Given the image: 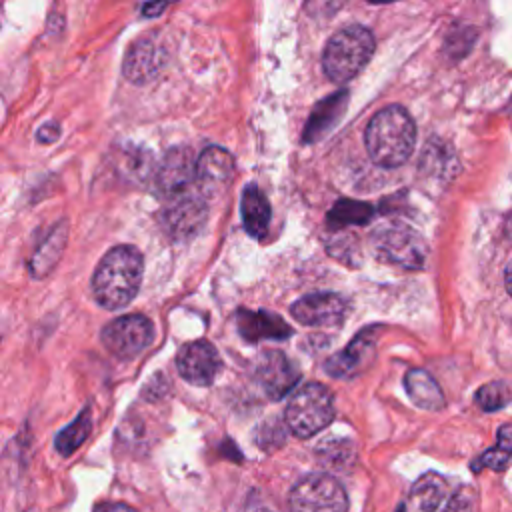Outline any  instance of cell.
<instances>
[{
    "label": "cell",
    "mask_w": 512,
    "mask_h": 512,
    "mask_svg": "<svg viewBox=\"0 0 512 512\" xmlns=\"http://www.w3.org/2000/svg\"><path fill=\"white\" fill-rule=\"evenodd\" d=\"M144 272L142 254L134 246L110 248L92 276V294L102 308H124L138 294Z\"/></svg>",
    "instance_id": "1"
},
{
    "label": "cell",
    "mask_w": 512,
    "mask_h": 512,
    "mask_svg": "<svg viewBox=\"0 0 512 512\" xmlns=\"http://www.w3.org/2000/svg\"><path fill=\"white\" fill-rule=\"evenodd\" d=\"M364 142L374 164L382 168H396L414 152L416 124L406 108L398 104L386 106L370 118Z\"/></svg>",
    "instance_id": "2"
},
{
    "label": "cell",
    "mask_w": 512,
    "mask_h": 512,
    "mask_svg": "<svg viewBox=\"0 0 512 512\" xmlns=\"http://www.w3.org/2000/svg\"><path fill=\"white\" fill-rule=\"evenodd\" d=\"M376 42L368 28L352 24L336 32L322 54V68L332 82H348L362 72L374 54Z\"/></svg>",
    "instance_id": "3"
},
{
    "label": "cell",
    "mask_w": 512,
    "mask_h": 512,
    "mask_svg": "<svg viewBox=\"0 0 512 512\" xmlns=\"http://www.w3.org/2000/svg\"><path fill=\"white\" fill-rule=\"evenodd\" d=\"M288 430L298 438H310L334 420V396L320 382H308L294 390L284 410Z\"/></svg>",
    "instance_id": "4"
},
{
    "label": "cell",
    "mask_w": 512,
    "mask_h": 512,
    "mask_svg": "<svg viewBox=\"0 0 512 512\" xmlns=\"http://www.w3.org/2000/svg\"><path fill=\"white\" fill-rule=\"evenodd\" d=\"M372 248L380 260L404 268H422L428 256L424 238L406 224L380 226L372 236Z\"/></svg>",
    "instance_id": "5"
},
{
    "label": "cell",
    "mask_w": 512,
    "mask_h": 512,
    "mask_svg": "<svg viewBox=\"0 0 512 512\" xmlns=\"http://www.w3.org/2000/svg\"><path fill=\"white\" fill-rule=\"evenodd\" d=\"M288 506L290 512H348V496L336 478L310 474L292 488Z\"/></svg>",
    "instance_id": "6"
},
{
    "label": "cell",
    "mask_w": 512,
    "mask_h": 512,
    "mask_svg": "<svg viewBox=\"0 0 512 512\" xmlns=\"http://www.w3.org/2000/svg\"><path fill=\"white\" fill-rule=\"evenodd\" d=\"M154 340V324L142 314H126L108 322L102 330L104 348L116 358L138 356Z\"/></svg>",
    "instance_id": "7"
},
{
    "label": "cell",
    "mask_w": 512,
    "mask_h": 512,
    "mask_svg": "<svg viewBox=\"0 0 512 512\" xmlns=\"http://www.w3.org/2000/svg\"><path fill=\"white\" fill-rule=\"evenodd\" d=\"M178 374L194 384V386H208L216 380L222 360L214 344L208 340H192L184 344L176 356Z\"/></svg>",
    "instance_id": "8"
},
{
    "label": "cell",
    "mask_w": 512,
    "mask_h": 512,
    "mask_svg": "<svg viewBox=\"0 0 512 512\" xmlns=\"http://www.w3.org/2000/svg\"><path fill=\"white\" fill-rule=\"evenodd\" d=\"M160 192L168 198H180L192 192L196 184V160L188 148H172L160 162L156 176Z\"/></svg>",
    "instance_id": "9"
},
{
    "label": "cell",
    "mask_w": 512,
    "mask_h": 512,
    "mask_svg": "<svg viewBox=\"0 0 512 512\" xmlns=\"http://www.w3.org/2000/svg\"><path fill=\"white\" fill-rule=\"evenodd\" d=\"M290 314L304 326H336L348 314V300L334 292L310 294L290 306Z\"/></svg>",
    "instance_id": "10"
},
{
    "label": "cell",
    "mask_w": 512,
    "mask_h": 512,
    "mask_svg": "<svg viewBox=\"0 0 512 512\" xmlns=\"http://www.w3.org/2000/svg\"><path fill=\"white\" fill-rule=\"evenodd\" d=\"M256 378L272 400H280L292 392L300 374L280 350H264L258 358Z\"/></svg>",
    "instance_id": "11"
},
{
    "label": "cell",
    "mask_w": 512,
    "mask_h": 512,
    "mask_svg": "<svg viewBox=\"0 0 512 512\" xmlns=\"http://www.w3.org/2000/svg\"><path fill=\"white\" fill-rule=\"evenodd\" d=\"M234 176V158L220 146H208L196 158V184L198 192L212 196L222 192Z\"/></svg>",
    "instance_id": "12"
},
{
    "label": "cell",
    "mask_w": 512,
    "mask_h": 512,
    "mask_svg": "<svg viewBox=\"0 0 512 512\" xmlns=\"http://www.w3.org/2000/svg\"><path fill=\"white\" fill-rule=\"evenodd\" d=\"M164 62V54L160 46H156L152 40H136L124 58L122 72L132 84H146L156 78Z\"/></svg>",
    "instance_id": "13"
},
{
    "label": "cell",
    "mask_w": 512,
    "mask_h": 512,
    "mask_svg": "<svg viewBox=\"0 0 512 512\" xmlns=\"http://www.w3.org/2000/svg\"><path fill=\"white\" fill-rule=\"evenodd\" d=\"M374 352V330H362L342 352L334 354L326 362V372L336 378H348L366 368Z\"/></svg>",
    "instance_id": "14"
},
{
    "label": "cell",
    "mask_w": 512,
    "mask_h": 512,
    "mask_svg": "<svg viewBox=\"0 0 512 512\" xmlns=\"http://www.w3.org/2000/svg\"><path fill=\"white\" fill-rule=\"evenodd\" d=\"M238 320V332L244 340L248 342H258V340H284L288 336H292L290 326L272 312L266 310H246L240 308L236 314Z\"/></svg>",
    "instance_id": "15"
},
{
    "label": "cell",
    "mask_w": 512,
    "mask_h": 512,
    "mask_svg": "<svg viewBox=\"0 0 512 512\" xmlns=\"http://www.w3.org/2000/svg\"><path fill=\"white\" fill-rule=\"evenodd\" d=\"M346 106H348V92L346 90L334 92L328 98H324L322 102H318L314 106V110L310 112V116H308V122H306L304 132H302V142L312 144L318 138L326 136L340 122V118L344 116Z\"/></svg>",
    "instance_id": "16"
},
{
    "label": "cell",
    "mask_w": 512,
    "mask_h": 512,
    "mask_svg": "<svg viewBox=\"0 0 512 512\" xmlns=\"http://www.w3.org/2000/svg\"><path fill=\"white\" fill-rule=\"evenodd\" d=\"M240 212H242V224L244 230L254 236V238H262L268 232V224H270V204L266 200V196L260 192L258 186L248 184L242 192V200H240Z\"/></svg>",
    "instance_id": "17"
},
{
    "label": "cell",
    "mask_w": 512,
    "mask_h": 512,
    "mask_svg": "<svg viewBox=\"0 0 512 512\" xmlns=\"http://www.w3.org/2000/svg\"><path fill=\"white\" fill-rule=\"evenodd\" d=\"M204 194H186L170 200V208L166 210V224L172 232H192L204 218Z\"/></svg>",
    "instance_id": "18"
},
{
    "label": "cell",
    "mask_w": 512,
    "mask_h": 512,
    "mask_svg": "<svg viewBox=\"0 0 512 512\" xmlns=\"http://www.w3.org/2000/svg\"><path fill=\"white\" fill-rule=\"evenodd\" d=\"M404 386L410 400L424 410H440L446 404L440 386L426 370H420V368L410 370L404 376Z\"/></svg>",
    "instance_id": "19"
},
{
    "label": "cell",
    "mask_w": 512,
    "mask_h": 512,
    "mask_svg": "<svg viewBox=\"0 0 512 512\" xmlns=\"http://www.w3.org/2000/svg\"><path fill=\"white\" fill-rule=\"evenodd\" d=\"M446 496V482L442 476L428 472L416 480L410 492V504L414 512H436Z\"/></svg>",
    "instance_id": "20"
},
{
    "label": "cell",
    "mask_w": 512,
    "mask_h": 512,
    "mask_svg": "<svg viewBox=\"0 0 512 512\" xmlns=\"http://www.w3.org/2000/svg\"><path fill=\"white\" fill-rule=\"evenodd\" d=\"M90 430H92V414H90V408H84L64 430L56 434V440H54L56 450L62 456H70L84 444Z\"/></svg>",
    "instance_id": "21"
},
{
    "label": "cell",
    "mask_w": 512,
    "mask_h": 512,
    "mask_svg": "<svg viewBox=\"0 0 512 512\" xmlns=\"http://www.w3.org/2000/svg\"><path fill=\"white\" fill-rule=\"evenodd\" d=\"M374 214V208L368 202H360V200H338L332 210L328 212V222L334 228L340 226H350V224H366Z\"/></svg>",
    "instance_id": "22"
},
{
    "label": "cell",
    "mask_w": 512,
    "mask_h": 512,
    "mask_svg": "<svg viewBox=\"0 0 512 512\" xmlns=\"http://www.w3.org/2000/svg\"><path fill=\"white\" fill-rule=\"evenodd\" d=\"M512 402V382L494 380L478 388L476 392V404L482 410H498Z\"/></svg>",
    "instance_id": "23"
},
{
    "label": "cell",
    "mask_w": 512,
    "mask_h": 512,
    "mask_svg": "<svg viewBox=\"0 0 512 512\" xmlns=\"http://www.w3.org/2000/svg\"><path fill=\"white\" fill-rule=\"evenodd\" d=\"M64 242H66V230L62 232V230H54L48 238H46V242L40 246V250L36 252V256H34V260H32V264H30V270L34 272V276H44L54 264H56V258L54 256H50L52 254V248H62L64 246Z\"/></svg>",
    "instance_id": "24"
},
{
    "label": "cell",
    "mask_w": 512,
    "mask_h": 512,
    "mask_svg": "<svg viewBox=\"0 0 512 512\" xmlns=\"http://www.w3.org/2000/svg\"><path fill=\"white\" fill-rule=\"evenodd\" d=\"M510 456H512V452H508L506 448H502V446L496 444L494 448H490V450H486V452H482V454L478 456V460L472 464V470H474V472H478V470H482V468L504 470L506 464H508V460H510Z\"/></svg>",
    "instance_id": "25"
},
{
    "label": "cell",
    "mask_w": 512,
    "mask_h": 512,
    "mask_svg": "<svg viewBox=\"0 0 512 512\" xmlns=\"http://www.w3.org/2000/svg\"><path fill=\"white\" fill-rule=\"evenodd\" d=\"M444 512H472V498L468 490H460L450 498Z\"/></svg>",
    "instance_id": "26"
},
{
    "label": "cell",
    "mask_w": 512,
    "mask_h": 512,
    "mask_svg": "<svg viewBox=\"0 0 512 512\" xmlns=\"http://www.w3.org/2000/svg\"><path fill=\"white\" fill-rule=\"evenodd\" d=\"M58 136H60L58 124H44V126L38 130V140H40V142H54Z\"/></svg>",
    "instance_id": "27"
},
{
    "label": "cell",
    "mask_w": 512,
    "mask_h": 512,
    "mask_svg": "<svg viewBox=\"0 0 512 512\" xmlns=\"http://www.w3.org/2000/svg\"><path fill=\"white\" fill-rule=\"evenodd\" d=\"M168 0H150L142 6V14L148 16V18H154V16H160V12L166 8Z\"/></svg>",
    "instance_id": "28"
},
{
    "label": "cell",
    "mask_w": 512,
    "mask_h": 512,
    "mask_svg": "<svg viewBox=\"0 0 512 512\" xmlns=\"http://www.w3.org/2000/svg\"><path fill=\"white\" fill-rule=\"evenodd\" d=\"M496 444L502 446V448H506L508 452H512V424H504V426L498 430Z\"/></svg>",
    "instance_id": "29"
},
{
    "label": "cell",
    "mask_w": 512,
    "mask_h": 512,
    "mask_svg": "<svg viewBox=\"0 0 512 512\" xmlns=\"http://www.w3.org/2000/svg\"><path fill=\"white\" fill-rule=\"evenodd\" d=\"M94 512H136V510L122 502H104V504H98Z\"/></svg>",
    "instance_id": "30"
},
{
    "label": "cell",
    "mask_w": 512,
    "mask_h": 512,
    "mask_svg": "<svg viewBox=\"0 0 512 512\" xmlns=\"http://www.w3.org/2000/svg\"><path fill=\"white\" fill-rule=\"evenodd\" d=\"M504 284H506L508 294L512 296V262L506 266V272H504Z\"/></svg>",
    "instance_id": "31"
},
{
    "label": "cell",
    "mask_w": 512,
    "mask_h": 512,
    "mask_svg": "<svg viewBox=\"0 0 512 512\" xmlns=\"http://www.w3.org/2000/svg\"><path fill=\"white\" fill-rule=\"evenodd\" d=\"M370 4H390V2H396V0H368Z\"/></svg>",
    "instance_id": "32"
},
{
    "label": "cell",
    "mask_w": 512,
    "mask_h": 512,
    "mask_svg": "<svg viewBox=\"0 0 512 512\" xmlns=\"http://www.w3.org/2000/svg\"><path fill=\"white\" fill-rule=\"evenodd\" d=\"M328 2H330V4H332V8H334V6H336V8H338V6H340V4H342V2H344V0H328Z\"/></svg>",
    "instance_id": "33"
},
{
    "label": "cell",
    "mask_w": 512,
    "mask_h": 512,
    "mask_svg": "<svg viewBox=\"0 0 512 512\" xmlns=\"http://www.w3.org/2000/svg\"><path fill=\"white\" fill-rule=\"evenodd\" d=\"M506 230H508V236L512 238V218H510V222H508V228H506Z\"/></svg>",
    "instance_id": "34"
}]
</instances>
